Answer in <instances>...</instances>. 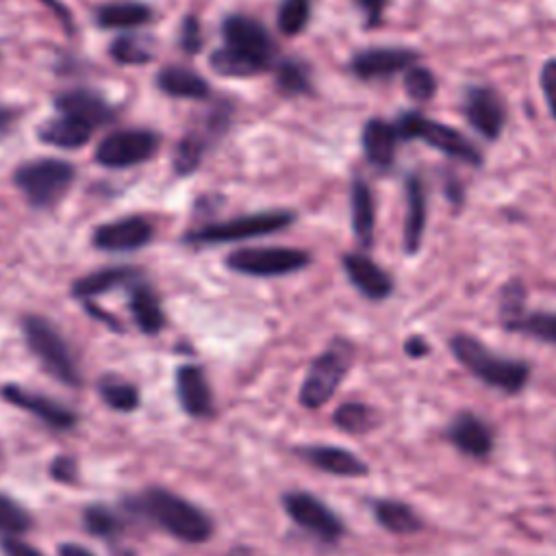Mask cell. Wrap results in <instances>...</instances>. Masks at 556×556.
Listing matches in <instances>:
<instances>
[{
  "instance_id": "1",
  "label": "cell",
  "mask_w": 556,
  "mask_h": 556,
  "mask_svg": "<svg viewBox=\"0 0 556 556\" xmlns=\"http://www.w3.org/2000/svg\"><path fill=\"white\" fill-rule=\"evenodd\" d=\"M450 348L454 357L489 387L507 391V394H517L528 383L530 370L526 363L502 359L470 335H457L450 341Z\"/></svg>"
},
{
  "instance_id": "2",
  "label": "cell",
  "mask_w": 556,
  "mask_h": 556,
  "mask_svg": "<svg viewBox=\"0 0 556 556\" xmlns=\"http://www.w3.org/2000/svg\"><path fill=\"white\" fill-rule=\"evenodd\" d=\"M139 504H142V509L153 517L161 528H166L176 539L200 543V541H207L211 535L209 517L200 509H196L194 504H189L187 500L170 494V491H163V489L148 491Z\"/></svg>"
},
{
  "instance_id": "3",
  "label": "cell",
  "mask_w": 556,
  "mask_h": 556,
  "mask_svg": "<svg viewBox=\"0 0 556 556\" xmlns=\"http://www.w3.org/2000/svg\"><path fill=\"white\" fill-rule=\"evenodd\" d=\"M74 168L68 161L61 159H37L31 163H22L16 170L14 181L33 207L46 209L53 207L66 196L70 185L74 183Z\"/></svg>"
},
{
  "instance_id": "4",
  "label": "cell",
  "mask_w": 556,
  "mask_h": 556,
  "mask_svg": "<svg viewBox=\"0 0 556 556\" xmlns=\"http://www.w3.org/2000/svg\"><path fill=\"white\" fill-rule=\"evenodd\" d=\"M352 361V348L346 341H337L328 348L324 355L313 361L311 370L302 383L300 389V402L307 409H320L335 396L339 383L344 381V376L350 368Z\"/></svg>"
},
{
  "instance_id": "5",
  "label": "cell",
  "mask_w": 556,
  "mask_h": 556,
  "mask_svg": "<svg viewBox=\"0 0 556 556\" xmlns=\"http://www.w3.org/2000/svg\"><path fill=\"white\" fill-rule=\"evenodd\" d=\"M294 222L292 211H263L255 216H244L231 222L207 224L202 229H196L185 237L189 244H229L239 242V239L261 237L268 233L283 231L285 226Z\"/></svg>"
},
{
  "instance_id": "6",
  "label": "cell",
  "mask_w": 556,
  "mask_h": 556,
  "mask_svg": "<svg viewBox=\"0 0 556 556\" xmlns=\"http://www.w3.org/2000/svg\"><path fill=\"white\" fill-rule=\"evenodd\" d=\"M24 335H27L31 350L50 374L66 385H79L81 376L77 363L72 359V352L63 337L50 326V322L37 318V315H29L24 320Z\"/></svg>"
},
{
  "instance_id": "7",
  "label": "cell",
  "mask_w": 556,
  "mask_h": 556,
  "mask_svg": "<svg viewBox=\"0 0 556 556\" xmlns=\"http://www.w3.org/2000/svg\"><path fill=\"white\" fill-rule=\"evenodd\" d=\"M394 129L402 139H422V142L441 150L448 157L467 163H480L478 150L459 131L450 129L446 124L426 120L420 113H404L398 118Z\"/></svg>"
},
{
  "instance_id": "8",
  "label": "cell",
  "mask_w": 556,
  "mask_h": 556,
  "mask_svg": "<svg viewBox=\"0 0 556 556\" xmlns=\"http://www.w3.org/2000/svg\"><path fill=\"white\" fill-rule=\"evenodd\" d=\"M309 255L296 248H244L226 259V265L246 276H285L309 265Z\"/></svg>"
},
{
  "instance_id": "9",
  "label": "cell",
  "mask_w": 556,
  "mask_h": 556,
  "mask_svg": "<svg viewBox=\"0 0 556 556\" xmlns=\"http://www.w3.org/2000/svg\"><path fill=\"white\" fill-rule=\"evenodd\" d=\"M159 137L153 131L133 129L107 135L96 148V161L105 168H133L155 155Z\"/></svg>"
},
{
  "instance_id": "10",
  "label": "cell",
  "mask_w": 556,
  "mask_h": 556,
  "mask_svg": "<svg viewBox=\"0 0 556 556\" xmlns=\"http://www.w3.org/2000/svg\"><path fill=\"white\" fill-rule=\"evenodd\" d=\"M222 35L226 48L235 50L239 55H246L255 59L263 66H270L274 57V42L272 35L265 31L263 24L250 16L235 14L229 16L222 24Z\"/></svg>"
},
{
  "instance_id": "11",
  "label": "cell",
  "mask_w": 556,
  "mask_h": 556,
  "mask_svg": "<svg viewBox=\"0 0 556 556\" xmlns=\"http://www.w3.org/2000/svg\"><path fill=\"white\" fill-rule=\"evenodd\" d=\"M285 509L292 520L322 541H337L344 533L339 517L326 507L324 502L309 494H289L285 496Z\"/></svg>"
},
{
  "instance_id": "12",
  "label": "cell",
  "mask_w": 556,
  "mask_h": 556,
  "mask_svg": "<svg viewBox=\"0 0 556 556\" xmlns=\"http://www.w3.org/2000/svg\"><path fill=\"white\" fill-rule=\"evenodd\" d=\"M150 239H153V224L139 216L109 222L94 231V246L109 252L137 250L146 246Z\"/></svg>"
},
{
  "instance_id": "13",
  "label": "cell",
  "mask_w": 556,
  "mask_h": 556,
  "mask_svg": "<svg viewBox=\"0 0 556 556\" xmlns=\"http://www.w3.org/2000/svg\"><path fill=\"white\" fill-rule=\"evenodd\" d=\"M55 107L59 109L61 116L81 120L90 126L107 124L116 118V109H113L103 96L92 90H83V87H79V90L61 92L55 98Z\"/></svg>"
},
{
  "instance_id": "14",
  "label": "cell",
  "mask_w": 556,
  "mask_h": 556,
  "mask_svg": "<svg viewBox=\"0 0 556 556\" xmlns=\"http://www.w3.org/2000/svg\"><path fill=\"white\" fill-rule=\"evenodd\" d=\"M448 437L467 457L485 459L494 448V433L491 428L474 413H461L454 417L448 428Z\"/></svg>"
},
{
  "instance_id": "15",
  "label": "cell",
  "mask_w": 556,
  "mask_h": 556,
  "mask_svg": "<svg viewBox=\"0 0 556 556\" xmlns=\"http://www.w3.org/2000/svg\"><path fill=\"white\" fill-rule=\"evenodd\" d=\"M465 116L474 129L489 139H496L504 126V107L496 92L476 87L465 98Z\"/></svg>"
},
{
  "instance_id": "16",
  "label": "cell",
  "mask_w": 556,
  "mask_h": 556,
  "mask_svg": "<svg viewBox=\"0 0 556 556\" xmlns=\"http://www.w3.org/2000/svg\"><path fill=\"white\" fill-rule=\"evenodd\" d=\"M415 61V53L404 48H370L352 59V72L361 79L389 77Z\"/></svg>"
},
{
  "instance_id": "17",
  "label": "cell",
  "mask_w": 556,
  "mask_h": 556,
  "mask_svg": "<svg viewBox=\"0 0 556 556\" xmlns=\"http://www.w3.org/2000/svg\"><path fill=\"white\" fill-rule=\"evenodd\" d=\"M3 396H5L7 402L16 404V407L37 415L40 420H44L46 424L55 426V428H70V426L77 424V415H74L70 409L61 407V404L53 402L50 398L31 394V391L22 389V387L9 385V387L3 389Z\"/></svg>"
},
{
  "instance_id": "18",
  "label": "cell",
  "mask_w": 556,
  "mask_h": 556,
  "mask_svg": "<svg viewBox=\"0 0 556 556\" xmlns=\"http://www.w3.org/2000/svg\"><path fill=\"white\" fill-rule=\"evenodd\" d=\"M344 270L352 285L370 300H383L391 294V289H394L389 274L378 268V265L365 255H346Z\"/></svg>"
},
{
  "instance_id": "19",
  "label": "cell",
  "mask_w": 556,
  "mask_h": 556,
  "mask_svg": "<svg viewBox=\"0 0 556 556\" xmlns=\"http://www.w3.org/2000/svg\"><path fill=\"white\" fill-rule=\"evenodd\" d=\"M176 389H179L181 404L189 415L205 417L213 411L207 378L196 365H185L179 370V374H176Z\"/></svg>"
},
{
  "instance_id": "20",
  "label": "cell",
  "mask_w": 556,
  "mask_h": 556,
  "mask_svg": "<svg viewBox=\"0 0 556 556\" xmlns=\"http://www.w3.org/2000/svg\"><path fill=\"white\" fill-rule=\"evenodd\" d=\"M398 133L383 120H370L363 129V153L376 168H389L396 157Z\"/></svg>"
},
{
  "instance_id": "21",
  "label": "cell",
  "mask_w": 556,
  "mask_h": 556,
  "mask_svg": "<svg viewBox=\"0 0 556 556\" xmlns=\"http://www.w3.org/2000/svg\"><path fill=\"white\" fill-rule=\"evenodd\" d=\"M305 457L320 467L322 472L333 474V476H365L368 474V465H365L355 454L344 450V448H333V446H318L305 450Z\"/></svg>"
},
{
  "instance_id": "22",
  "label": "cell",
  "mask_w": 556,
  "mask_h": 556,
  "mask_svg": "<svg viewBox=\"0 0 556 556\" xmlns=\"http://www.w3.org/2000/svg\"><path fill=\"white\" fill-rule=\"evenodd\" d=\"M157 85L161 92L174 98H189V100H202L209 96L207 81L196 74L194 70L183 66H168L157 74Z\"/></svg>"
},
{
  "instance_id": "23",
  "label": "cell",
  "mask_w": 556,
  "mask_h": 556,
  "mask_svg": "<svg viewBox=\"0 0 556 556\" xmlns=\"http://www.w3.org/2000/svg\"><path fill=\"white\" fill-rule=\"evenodd\" d=\"M94 126L68 116H59L57 120L46 122L40 129V139L50 146L74 150L81 148L92 139Z\"/></svg>"
},
{
  "instance_id": "24",
  "label": "cell",
  "mask_w": 556,
  "mask_h": 556,
  "mask_svg": "<svg viewBox=\"0 0 556 556\" xmlns=\"http://www.w3.org/2000/svg\"><path fill=\"white\" fill-rule=\"evenodd\" d=\"M139 272L133 268H107L100 270L94 274H87L83 278H79L77 283L72 287V294L77 298H85L90 300L94 296L107 294L111 289H118L122 285H133L137 281Z\"/></svg>"
},
{
  "instance_id": "25",
  "label": "cell",
  "mask_w": 556,
  "mask_h": 556,
  "mask_svg": "<svg viewBox=\"0 0 556 556\" xmlns=\"http://www.w3.org/2000/svg\"><path fill=\"white\" fill-rule=\"evenodd\" d=\"M131 311L137 326L148 335L159 333L163 324H166V315L161 311L157 294L146 285H133Z\"/></svg>"
},
{
  "instance_id": "26",
  "label": "cell",
  "mask_w": 556,
  "mask_h": 556,
  "mask_svg": "<svg viewBox=\"0 0 556 556\" xmlns=\"http://www.w3.org/2000/svg\"><path fill=\"white\" fill-rule=\"evenodd\" d=\"M150 18H153V11L144 3H109L100 7L96 14V20L103 29L142 27Z\"/></svg>"
},
{
  "instance_id": "27",
  "label": "cell",
  "mask_w": 556,
  "mask_h": 556,
  "mask_svg": "<svg viewBox=\"0 0 556 556\" xmlns=\"http://www.w3.org/2000/svg\"><path fill=\"white\" fill-rule=\"evenodd\" d=\"M407 194H409V218H407V226H404V248L407 252H417L422 246V233H424V224H426V194L420 179H409L407 185Z\"/></svg>"
},
{
  "instance_id": "28",
  "label": "cell",
  "mask_w": 556,
  "mask_h": 556,
  "mask_svg": "<svg viewBox=\"0 0 556 556\" xmlns=\"http://www.w3.org/2000/svg\"><path fill=\"white\" fill-rule=\"evenodd\" d=\"M350 200H352V229H355L359 242L363 246H370L374 235V198L370 187L363 181H355Z\"/></svg>"
},
{
  "instance_id": "29",
  "label": "cell",
  "mask_w": 556,
  "mask_h": 556,
  "mask_svg": "<svg viewBox=\"0 0 556 556\" xmlns=\"http://www.w3.org/2000/svg\"><path fill=\"white\" fill-rule=\"evenodd\" d=\"M374 515L378 524L394 535H411L422 526L420 517H417L409 504L404 502H394V500L376 502Z\"/></svg>"
},
{
  "instance_id": "30",
  "label": "cell",
  "mask_w": 556,
  "mask_h": 556,
  "mask_svg": "<svg viewBox=\"0 0 556 556\" xmlns=\"http://www.w3.org/2000/svg\"><path fill=\"white\" fill-rule=\"evenodd\" d=\"M211 68L216 70L222 77H233V79H244V77H255L263 70H268V66L263 63L250 59L246 55H239L231 48H220L211 55Z\"/></svg>"
},
{
  "instance_id": "31",
  "label": "cell",
  "mask_w": 556,
  "mask_h": 556,
  "mask_svg": "<svg viewBox=\"0 0 556 556\" xmlns=\"http://www.w3.org/2000/svg\"><path fill=\"white\" fill-rule=\"evenodd\" d=\"M207 150V139L200 133H189L185 135L179 146L174 150V170L176 174H192L200 168V161L205 157Z\"/></svg>"
},
{
  "instance_id": "32",
  "label": "cell",
  "mask_w": 556,
  "mask_h": 556,
  "mask_svg": "<svg viewBox=\"0 0 556 556\" xmlns=\"http://www.w3.org/2000/svg\"><path fill=\"white\" fill-rule=\"evenodd\" d=\"M374 422H376V417H374L372 409L365 407V404H361V402L341 404V407L335 411V424L341 428V431L352 433V435L368 433L374 426Z\"/></svg>"
},
{
  "instance_id": "33",
  "label": "cell",
  "mask_w": 556,
  "mask_h": 556,
  "mask_svg": "<svg viewBox=\"0 0 556 556\" xmlns=\"http://www.w3.org/2000/svg\"><path fill=\"white\" fill-rule=\"evenodd\" d=\"M509 331L533 335L548 344H556V313H533V315H520V318L504 324Z\"/></svg>"
},
{
  "instance_id": "34",
  "label": "cell",
  "mask_w": 556,
  "mask_h": 556,
  "mask_svg": "<svg viewBox=\"0 0 556 556\" xmlns=\"http://www.w3.org/2000/svg\"><path fill=\"white\" fill-rule=\"evenodd\" d=\"M276 85H278V90L289 96L309 92V87H311L309 68L305 66V63H300L296 59L283 61L276 72Z\"/></svg>"
},
{
  "instance_id": "35",
  "label": "cell",
  "mask_w": 556,
  "mask_h": 556,
  "mask_svg": "<svg viewBox=\"0 0 556 556\" xmlns=\"http://www.w3.org/2000/svg\"><path fill=\"white\" fill-rule=\"evenodd\" d=\"M100 396H103V400L111 409L124 413L133 411L139 404L137 389L131 383L120 381V378H105V381L100 383Z\"/></svg>"
},
{
  "instance_id": "36",
  "label": "cell",
  "mask_w": 556,
  "mask_h": 556,
  "mask_svg": "<svg viewBox=\"0 0 556 556\" xmlns=\"http://www.w3.org/2000/svg\"><path fill=\"white\" fill-rule=\"evenodd\" d=\"M311 16V0H283L278 7V27L285 35H298L305 31Z\"/></svg>"
},
{
  "instance_id": "37",
  "label": "cell",
  "mask_w": 556,
  "mask_h": 556,
  "mask_svg": "<svg viewBox=\"0 0 556 556\" xmlns=\"http://www.w3.org/2000/svg\"><path fill=\"white\" fill-rule=\"evenodd\" d=\"M111 57L116 59L122 66H142L150 57H153V50L146 44L142 37H118L116 42L111 44Z\"/></svg>"
},
{
  "instance_id": "38",
  "label": "cell",
  "mask_w": 556,
  "mask_h": 556,
  "mask_svg": "<svg viewBox=\"0 0 556 556\" xmlns=\"http://www.w3.org/2000/svg\"><path fill=\"white\" fill-rule=\"evenodd\" d=\"M31 528V515L24 511L18 502L7 496H0V533L16 537L27 533Z\"/></svg>"
},
{
  "instance_id": "39",
  "label": "cell",
  "mask_w": 556,
  "mask_h": 556,
  "mask_svg": "<svg viewBox=\"0 0 556 556\" xmlns=\"http://www.w3.org/2000/svg\"><path fill=\"white\" fill-rule=\"evenodd\" d=\"M404 90L415 100H428L435 94L437 83L433 74L426 68H413L407 72V77H404Z\"/></svg>"
},
{
  "instance_id": "40",
  "label": "cell",
  "mask_w": 556,
  "mask_h": 556,
  "mask_svg": "<svg viewBox=\"0 0 556 556\" xmlns=\"http://www.w3.org/2000/svg\"><path fill=\"white\" fill-rule=\"evenodd\" d=\"M85 526L92 535L111 537L113 533H118L120 522L116 520V515H113L109 509L96 507V504H94V507L85 511Z\"/></svg>"
},
{
  "instance_id": "41",
  "label": "cell",
  "mask_w": 556,
  "mask_h": 556,
  "mask_svg": "<svg viewBox=\"0 0 556 556\" xmlns=\"http://www.w3.org/2000/svg\"><path fill=\"white\" fill-rule=\"evenodd\" d=\"M181 48L187 55H196L202 48V29L194 16H187L181 24Z\"/></svg>"
},
{
  "instance_id": "42",
  "label": "cell",
  "mask_w": 556,
  "mask_h": 556,
  "mask_svg": "<svg viewBox=\"0 0 556 556\" xmlns=\"http://www.w3.org/2000/svg\"><path fill=\"white\" fill-rule=\"evenodd\" d=\"M541 87H543V94H546L552 116L556 118V59H550L546 66H543Z\"/></svg>"
},
{
  "instance_id": "43",
  "label": "cell",
  "mask_w": 556,
  "mask_h": 556,
  "mask_svg": "<svg viewBox=\"0 0 556 556\" xmlns=\"http://www.w3.org/2000/svg\"><path fill=\"white\" fill-rule=\"evenodd\" d=\"M3 550L7 556H44L40 550H35L29 543H24L16 537H7L3 541Z\"/></svg>"
},
{
  "instance_id": "44",
  "label": "cell",
  "mask_w": 556,
  "mask_h": 556,
  "mask_svg": "<svg viewBox=\"0 0 556 556\" xmlns=\"http://www.w3.org/2000/svg\"><path fill=\"white\" fill-rule=\"evenodd\" d=\"M74 474H77V465H74V461L70 457H59L53 463V476L57 480H63V483H72Z\"/></svg>"
},
{
  "instance_id": "45",
  "label": "cell",
  "mask_w": 556,
  "mask_h": 556,
  "mask_svg": "<svg viewBox=\"0 0 556 556\" xmlns=\"http://www.w3.org/2000/svg\"><path fill=\"white\" fill-rule=\"evenodd\" d=\"M357 3L363 9V14L368 16L370 27H374V24L381 20V16H383V9H385L387 0H357Z\"/></svg>"
},
{
  "instance_id": "46",
  "label": "cell",
  "mask_w": 556,
  "mask_h": 556,
  "mask_svg": "<svg viewBox=\"0 0 556 556\" xmlns=\"http://www.w3.org/2000/svg\"><path fill=\"white\" fill-rule=\"evenodd\" d=\"M404 350L409 352L411 357H424V355H428V344L426 341L422 339V337H411L409 341H407V346H404Z\"/></svg>"
},
{
  "instance_id": "47",
  "label": "cell",
  "mask_w": 556,
  "mask_h": 556,
  "mask_svg": "<svg viewBox=\"0 0 556 556\" xmlns=\"http://www.w3.org/2000/svg\"><path fill=\"white\" fill-rule=\"evenodd\" d=\"M18 118V113L14 109H9V107H0V137H3L5 133H9L11 126H14Z\"/></svg>"
},
{
  "instance_id": "48",
  "label": "cell",
  "mask_w": 556,
  "mask_h": 556,
  "mask_svg": "<svg viewBox=\"0 0 556 556\" xmlns=\"http://www.w3.org/2000/svg\"><path fill=\"white\" fill-rule=\"evenodd\" d=\"M42 3H46L48 7H53V11L59 16V20L63 22V27H66L68 31H72V18H70V14L66 11V7L59 5L57 0H42Z\"/></svg>"
},
{
  "instance_id": "49",
  "label": "cell",
  "mask_w": 556,
  "mask_h": 556,
  "mask_svg": "<svg viewBox=\"0 0 556 556\" xmlns=\"http://www.w3.org/2000/svg\"><path fill=\"white\" fill-rule=\"evenodd\" d=\"M61 556H94L90 550H85L81 546H74V543H66V546L59 548Z\"/></svg>"
}]
</instances>
